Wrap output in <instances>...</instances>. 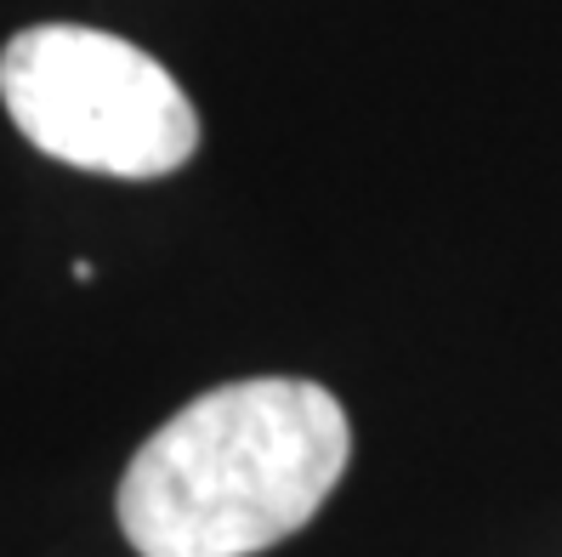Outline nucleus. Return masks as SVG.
I'll return each instance as SVG.
<instances>
[{"mask_svg":"<svg viewBox=\"0 0 562 557\" xmlns=\"http://www.w3.org/2000/svg\"><path fill=\"white\" fill-rule=\"evenodd\" d=\"M347 455V410L318 381H227L131 455L120 530L143 557H256L307 530Z\"/></svg>","mask_w":562,"mask_h":557,"instance_id":"obj_1","label":"nucleus"},{"mask_svg":"<svg viewBox=\"0 0 562 557\" xmlns=\"http://www.w3.org/2000/svg\"><path fill=\"white\" fill-rule=\"evenodd\" d=\"M0 103L41 154L103 177H165L200 148V114L171 69L86 23L12 35L0 52Z\"/></svg>","mask_w":562,"mask_h":557,"instance_id":"obj_2","label":"nucleus"}]
</instances>
